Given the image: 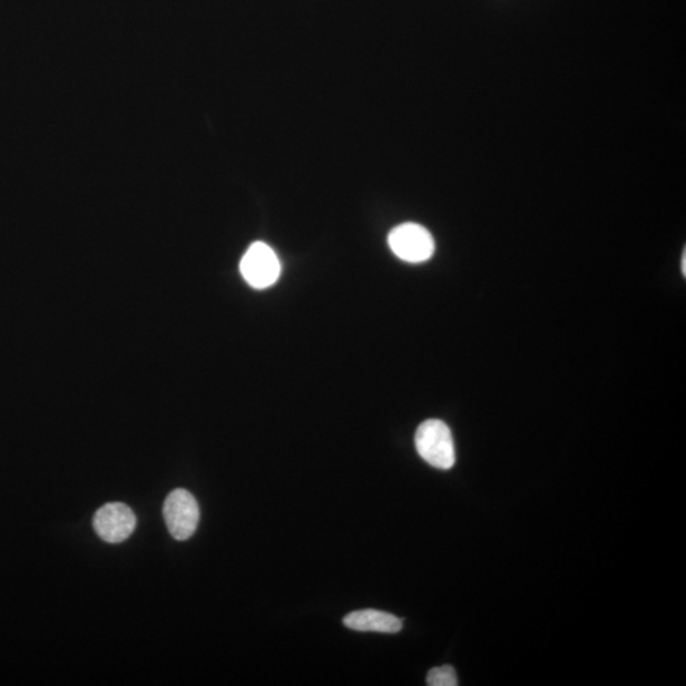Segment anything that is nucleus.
<instances>
[{"instance_id":"obj_1","label":"nucleus","mask_w":686,"mask_h":686,"mask_svg":"<svg viewBox=\"0 0 686 686\" xmlns=\"http://www.w3.org/2000/svg\"><path fill=\"white\" fill-rule=\"evenodd\" d=\"M414 444L420 457L430 465L444 471L454 467V439L445 422L440 420L422 422L414 437Z\"/></svg>"},{"instance_id":"obj_2","label":"nucleus","mask_w":686,"mask_h":686,"mask_svg":"<svg viewBox=\"0 0 686 686\" xmlns=\"http://www.w3.org/2000/svg\"><path fill=\"white\" fill-rule=\"evenodd\" d=\"M393 254L410 264H421L435 252L431 233L416 223H404L395 227L388 237Z\"/></svg>"},{"instance_id":"obj_3","label":"nucleus","mask_w":686,"mask_h":686,"mask_svg":"<svg viewBox=\"0 0 686 686\" xmlns=\"http://www.w3.org/2000/svg\"><path fill=\"white\" fill-rule=\"evenodd\" d=\"M164 517L170 536L177 540H187L198 527L200 508L192 493L177 489L167 496Z\"/></svg>"},{"instance_id":"obj_4","label":"nucleus","mask_w":686,"mask_h":686,"mask_svg":"<svg viewBox=\"0 0 686 686\" xmlns=\"http://www.w3.org/2000/svg\"><path fill=\"white\" fill-rule=\"evenodd\" d=\"M241 273L252 287L267 288L277 282L282 265L273 248L264 242H256L243 256Z\"/></svg>"},{"instance_id":"obj_5","label":"nucleus","mask_w":686,"mask_h":686,"mask_svg":"<svg viewBox=\"0 0 686 686\" xmlns=\"http://www.w3.org/2000/svg\"><path fill=\"white\" fill-rule=\"evenodd\" d=\"M135 527H137V517L128 504L107 503L95 513V531L107 543H121L133 535Z\"/></svg>"},{"instance_id":"obj_6","label":"nucleus","mask_w":686,"mask_h":686,"mask_svg":"<svg viewBox=\"0 0 686 686\" xmlns=\"http://www.w3.org/2000/svg\"><path fill=\"white\" fill-rule=\"evenodd\" d=\"M343 625L357 631H376V634H399L403 627L400 618L393 614L365 609L352 611L343 618Z\"/></svg>"},{"instance_id":"obj_7","label":"nucleus","mask_w":686,"mask_h":686,"mask_svg":"<svg viewBox=\"0 0 686 686\" xmlns=\"http://www.w3.org/2000/svg\"><path fill=\"white\" fill-rule=\"evenodd\" d=\"M430 686H457L458 678L454 667L449 665L433 667L428 675Z\"/></svg>"},{"instance_id":"obj_8","label":"nucleus","mask_w":686,"mask_h":686,"mask_svg":"<svg viewBox=\"0 0 686 686\" xmlns=\"http://www.w3.org/2000/svg\"><path fill=\"white\" fill-rule=\"evenodd\" d=\"M682 266H683V275H686V251H684L683 254V261H682Z\"/></svg>"}]
</instances>
